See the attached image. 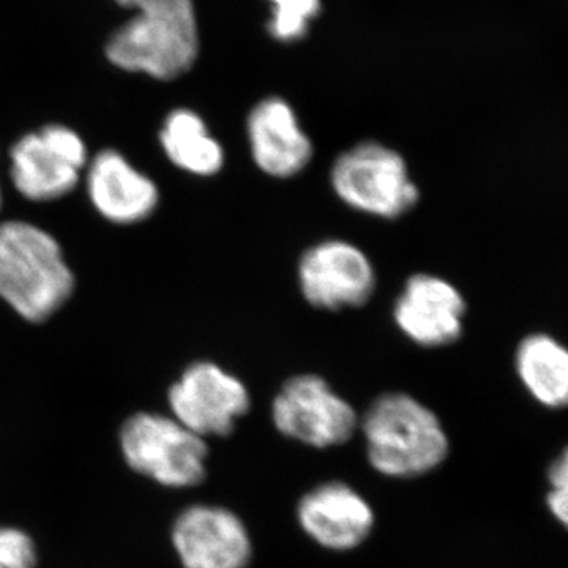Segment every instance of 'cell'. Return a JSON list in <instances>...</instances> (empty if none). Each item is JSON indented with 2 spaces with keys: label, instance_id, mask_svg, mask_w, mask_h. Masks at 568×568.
<instances>
[{
  "label": "cell",
  "instance_id": "1",
  "mask_svg": "<svg viewBox=\"0 0 568 568\" xmlns=\"http://www.w3.org/2000/svg\"><path fill=\"white\" fill-rule=\"evenodd\" d=\"M140 11L112 33L106 55L112 65L170 81L192 69L200 52L193 0H115Z\"/></svg>",
  "mask_w": 568,
  "mask_h": 568
},
{
  "label": "cell",
  "instance_id": "2",
  "mask_svg": "<svg viewBox=\"0 0 568 568\" xmlns=\"http://www.w3.org/2000/svg\"><path fill=\"white\" fill-rule=\"evenodd\" d=\"M74 275L52 235L26 222L0 224V297L26 321L43 323L65 305Z\"/></svg>",
  "mask_w": 568,
  "mask_h": 568
},
{
  "label": "cell",
  "instance_id": "3",
  "mask_svg": "<svg viewBox=\"0 0 568 568\" xmlns=\"http://www.w3.org/2000/svg\"><path fill=\"white\" fill-rule=\"evenodd\" d=\"M369 465L383 476H424L446 462L448 437L429 407L407 394L381 395L362 417Z\"/></svg>",
  "mask_w": 568,
  "mask_h": 568
},
{
  "label": "cell",
  "instance_id": "4",
  "mask_svg": "<svg viewBox=\"0 0 568 568\" xmlns=\"http://www.w3.org/2000/svg\"><path fill=\"white\" fill-rule=\"evenodd\" d=\"M331 183L336 196L354 211L386 220L406 215L420 197L405 159L375 141L343 152L332 166Z\"/></svg>",
  "mask_w": 568,
  "mask_h": 568
},
{
  "label": "cell",
  "instance_id": "5",
  "mask_svg": "<svg viewBox=\"0 0 568 568\" xmlns=\"http://www.w3.org/2000/svg\"><path fill=\"white\" fill-rule=\"evenodd\" d=\"M121 447L134 473L170 488L196 487L205 478L207 444L175 418L136 414L122 426Z\"/></svg>",
  "mask_w": 568,
  "mask_h": 568
},
{
  "label": "cell",
  "instance_id": "6",
  "mask_svg": "<svg viewBox=\"0 0 568 568\" xmlns=\"http://www.w3.org/2000/svg\"><path fill=\"white\" fill-rule=\"evenodd\" d=\"M272 420L283 436L306 446H343L358 428L357 413L321 376L291 377L272 403Z\"/></svg>",
  "mask_w": 568,
  "mask_h": 568
},
{
  "label": "cell",
  "instance_id": "7",
  "mask_svg": "<svg viewBox=\"0 0 568 568\" xmlns=\"http://www.w3.org/2000/svg\"><path fill=\"white\" fill-rule=\"evenodd\" d=\"M11 181L33 203L61 200L80 181L88 162L84 142L63 125L26 134L11 148Z\"/></svg>",
  "mask_w": 568,
  "mask_h": 568
},
{
  "label": "cell",
  "instance_id": "8",
  "mask_svg": "<svg viewBox=\"0 0 568 568\" xmlns=\"http://www.w3.org/2000/svg\"><path fill=\"white\" fill-rule=\"evenodd\" d=\"M175 420L200 437H226L252 406L239 377L212 362L190 365L168 394Z\"/></svg>",
  "mask_w": 568,
  "mask_h": 568
},
{
  "label": "cell",
  "instance_id": "9",
  "mask_svg": "<svg viewBox=\"0 0 568 568\" xmlns=\"http://www.w3.org/2000/svg\"><path fill=\"white\" fill-rule=\"evenodd\" d=\"M297 276L305 301L331 312L365 305L376 290V272L369 257L358 246L339 239L306 250Z\"/></svg>",
  "mask_w": 568,
  "mask_h": 568
},
{
  "label": "cell",
  "instance_id": "10",
  "mask_svg": "<svg viewBox=\"0 0 568 568\" xmlns=\"http://www.w3.org/2000/svg\"><path fill=\"white\" fill-rule=\"evenodd\" d=\"M173 545L185 568H246L253 556L244 521L215 506L182 511L174 523Z\"/></svg>",
  "mask_w": 568,
  "mask_h": 568
},
{
  "label": "cell",
  "instance_id": "11",
  "mask_svg": "<svg viewBox=\"0 0 568 568\" xmlns=\"http://www.w3.org/2000/svg\"><path fill=\"white\" fill-rule=\"evenodd\" d=\"M466 302L462 293L440 276H410L394 308L395 324L418 346L443 347L463 334Z\"/></svg>",
  "mask_w": 568,
  "mask_h": 568
},
{
  "label": "cell",
  "instance_id": "12",
  "mask_svg": "<svg viewBox=\"0 0 568 568\" xmlns=\"http://www.w3.org/2000/svg\"><path fill=\"white\" fill-rule=\"evenodd\" d=\"M297 519L306 536L321 547L349 551L372 534L375 511L354 488L331 481L302 497Z\"/></svg>",
  "mask_w": 568,
  "mask_h": 568
},
{
  "label": "cell",
  "instance_id": "13",
  "mask_svg": "<svg viewBox=\"0 0 568 568\" xmlns=\"http://www.w3.org/2000/svg\"><path fill=\"white\" fill-rule=\"evenodd\" d=\"M256 166L275 179L301 174L313 159V142L290 103L271 97L256 104L246 122Z\"/></svg>",
  "mask_w": 568,
  "mask_h": 568
},
{
  "label": "cell",
  "instance_id": "14",
  "mask_svg": "<svg viewBox=\"0 0 568 568\" xmlns=\"http://www.w3.org/2000/svg\"><path fill=\"white\" fill-rule=\"evenodd\" d=\"M97 211L118 224H133L151 216L159 204V189L126 162L121 153L103 151L93 159L88 178Z\"/></svg>",
  "mask_w": 568,
  "mask_h": 568
},
{
  "label": "cell",
  "instance_id": "15",
  "mask_svg": "<svg viewBox=\"0 0 568 568\" xmlns=\"http://www.w3.org/2000/svg\"><path fill=\"white\" fill-rule=\"evenodd\" d=\"M519 383L548 409L568 407V347L548 334L521 339L515 353Z\"/></svg>",
  "mask_w": 568,
  "mask_h": 568
},
{
  "label": "cell",
  "instance_id": "16",
  "mask_svg": "<svg viewBox=\"0 0 568 568\" xmlns=\"http://www.w3.org/2000/svg\"><path fill=\"white\" fill-rule=\"evenodd\" d=\"M160 141L168 159L186 173L209 178L224 164L222 144L209 133L196 112L175 110L164 121Z\"/></svg>",
  "mask_w": 568,
  "mask_h": 568
},
{
  "label": "cell",
  "instance_id": "17",
  "mask_svg": "<svg viewBox=\"0 0 568 568\" xmlns=\"http://www.w3.org/2000/svg\"><path fill=\"white\" fill-rule=\"evenodd\" d=\"M274 11L268 22V32L280 41L304 39L310 22L321 10V0H271Z\"/></svg>",
  "mask_w": 568,
  "mask_h": 568
},
{
  "label": "cell",
  "instance_id": "18",
  "mask_svg": "<svg viewBox=\"0 0 568 568\" xmlns=\"http://www.w3.org/2000/svg\"><path fill=\"white\" fill-rule=\"evenodd\" d=\"M32 538L20 529L0 528V568H36Z\"/></svg>",
  "mask_w": 568,
  "mask_h": 568
},
{
  "label": "cell",
  "instance_id": "19",
  "mask_svg": "<svg viewBox=\"0 0 568 568\" xmlns=\"http://www.w3.org/2000/svg\"><path fill=\"white\" fill-rule=\"evenodd\" d=\"M547 506L552 517L568 529V489L551 488L548 493Z\"/></svg>",
  "mask_w": 568,
  "mask_h": 568
},
{
  "label": "cell",
  "instance_id": "20",
  "mask_svg": "<svg viewBox=\"0 0 568 568\" xmlns=\"http://www.w3.org/2000/svg\"><path fill=\"white\" fill-rule=\"evenodd\" d=\"M548 480L551 484V488L568 489V446L549 465Z\"/></svg>",
  "mask_w": 568,
  "mask_h": 568
},
{
  "label": "cell",
  "instance_id": "21",
  "mask_svg": "<svg viewBox=\"0 0 568 568\" xmlns=\"http://www.w3.org/2000/svg\"><path fill=\"white\" fill-rule=\"evenodd\" d=\"M0 207H2V193H0Z\"/></svg>",
  "mask_w": 568,
  "mask_h": 568
}]
</instances>
